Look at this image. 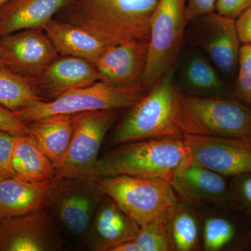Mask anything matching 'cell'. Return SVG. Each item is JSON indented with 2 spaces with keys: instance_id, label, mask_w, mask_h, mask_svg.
<instances>
[{
  "instance_id": "cell-22",
  "label": "cell",
  "mask_w": 251,
  "mask_h": 251,
  "mask_svg": "<svg viewBox=\"0 0 251 251\" xmlns=\"http://www.w3.org/2000/svg\"><path fill=\"white\" fill-rule=\"evenodd\" d=\"M27 125L30 134L57 169L64 161L72 141L73 115H54Z\"/></svg>"
},
{
  "instance_id": "cell-33",
  "label": "cell",
  "mask_w": 251,
  "mask_h": 251,
  "mask_svg": "<svg viewBox=\"0 0 251 251\" xmlns=\"http://www.w3.org/2000/svg\"><path fill=\"white\" fill-rule=\"evenodd\" d=\"M216 4V0H187L186 16L188 23L214 12Z\"/></svg>"
},
{
  "instance_id": "cell-28",
  "label": "cell",
  "mask_w": 251,
  "mask_h": 251,
  "mask_svg": "<svg viewBox=\"0 0 251 251\" xmlns=\"http://www.w3.org/2000/svg\"><path fill=\"white\" fill-rule=\"evenodd\" d=\"M239 73L235 85L236 97L251 108V46L242 44L239 52Z\"/></svg>"
},
{
  "instance_id": "cell-6",
  "label": "cell",
  "mask_w": 251,
  "mask_h": 251,
  "mask_svg": "<svg viewBox=\"0 0 251 251\" xmlns=\"http://www.w3.org/2000/svg\"><path fill=\"white\" fill-rule=\"evenodd\" d=\"M93 180L140 227L167 215L179 201L168 180L129 175L101 176Z\"/></svg>"
},
{
  "instance_id": "cell-35",
  "label": "cell",
  "mask_w": 251,
  "mask_h": 251,
  "mask_svg": "<svg viewBox=\"0 0 251 251\" xmlns=\"http://www.w3.org/2000/svg\"><path fill=\"white\" fill-rule=\"evenodd\" d=\"M110 251H141V249L134 239H132L114 247Z\"/></svg>"
},
{
  "instance_id": "cell-8",
  "label": "cell",
  "mask_w": 251,
  "mask_h": 251,
  "mask_svg": "<svg viewBox=\"0 0 251 251\" xmlns=\"http://www.w3.org/2000/svg\"><path fill=\"white\" fill-rule=\"evenodd\" d=\"M115 118L116 110L73 115L72 141L64 161L55 170V176L64 180L92 179L99 151Z\"/></svg>"
},
{
  "instance_id": "cell-34",
  "label": "cell",
  "mask_w": 251,
  "mask_h": 251,
  "mask_svg": "<svg viewBox=\"0 0 251 251\" xmlns=\"http://www.w3.org/2000/svg\"><path fill=\"white\" fill-rule=\"evenodd\" d=\"M235 23L241 44L251 46V6L235 19Z\"/></svg>"
},
{
  "instance_id": "cell-2",
  "label": "cell",
  "mask_w": 251,
  "mask_h": 251,
  "mask_svg": "<svg viewBox=\"0 0 251 251\" xmlns=\"http://www.w3.org/2000/svg\"><path fill=\"white\" fill-rule=\"evenodd\" d=\"M181 95L172 69L130 108L114 130L108 146L112 148L138 140L184 136L179 122Z\"/></svg>"
},
{
  "instance_id": "cell-14",
  "label": "cell",
  "mask_w": 251,
  "mask_h": 251,
  "mask_svg": "<svg viewBox=\"0 0 251 251\" xmlns=\"http://www.w3.org/2000/svg\"><path fill=\"white\" fill-rule=\"evenodd\" d=\"M148 51V41H130L110 46L94 64L99 80L116 85L142 82Z\"/></svg>"
},
{
  "instance_id": "cell-38",
  "label": "cell",
  "mask_w": 251,
  "mask_h": 251,
  "mask_svg": "<svg viewBox=\"0 0 251 251\" xmlns=\"http://www.w3.org/2000/svg\"><path fill=\"white\" fill-rule=\"evenodd\" d=\"M0 65H4V62H3V59H1V56H0Z\"/></svg>"
},
{
  "instance_id": "cell-24",
  "label": "cell",
  "mask_w": 251,
  "mask_h": 251,
  "mask_svg": "<svg viewBox=\"0 0 251 251\" xmlns=\"http://www.w3.org/2000/svg\"><path fill=\"white\" fill-rule=\"evenodd\" d=\"M44 100L36 79L0 65V105L15 112Z\"/></svg>"
},
{
  "instance_id": "cell-25",
  "label": "cell",
  "mask_w": 251,
  "mask_h": 251,
  "mask_svg": "<svg viewBox=\"0 0 251 251\" xmlns=\"http://www.w3.org/2000/svg\"><path fill=\"white\" fill-rule=\"evenodd\" d=\"M244 233L234 220L224 214L206 216L202 224V246L206 251L237 249L243 244Z\"/></svg>"
},
{
  "instance_id": "cell-1",
  "label": "cell",
  "mask_w": 251,
  "mask_h": 251,
  "mask_svg": "<svg viewBox=\"0 0 251 251\" xmlns=\"http://www.w3.org/2000/svg\"><path fill=\"white\" fill-rule=\"evenodd\" d=\"M192 163L184 137L138 140L117 145L99 159L92 179L129 175L170 181Z\"/></svg>"
},
{
  "instance_id": "cell-7",
  "label": "cell",
  "mask_w": 251,
  "mask_h": 251,
  "mask_svg": "<svg viewBox=\"0 0 251 251\" xmlns=\"http://www.w3.org/2000/svg\"><path fill=\"white\" fill-rule=\"evenodd\" d=\"M186 4L187 0H158L150 23L148 63L142 80L148 92L173 69L188 23Z\"/></svg>"
},
{
  "instance_id": "cell-16",
  "label": "cell",
  "mask_w": 251,
  "mask_h": 251,
  "mask_svg": "<svg viewBox=\"0 0 251 251\" xmlns=\"http://www.w3.org/2000/svg\"><path fill=\"white\" fill-rule=\"evenodd\" d=\"M64 180L28 182L8 176L0 183V219L24 215L49 206Z\"/></svg>"
},
{
  "instance_id": "cell-9",
  "label": "cell",
  "mask_w": 251,
  "mask_h": 251,
  "mask_svg": "<svg viewBox=\"0 0 251 251\" xmlns=\"http://www.w3.org/2000/svg\"><path fill=\"white\" fill-rule=\"evenodd\" d=\"M104 196L93 179L64 180L49 206L68 233L85 238Z\"/></svg>"
},
{
  "instance_id": "cell-36",
  "label": "cell",
  "mask_w": 251,
  "mask_h": 251,
  "mask_svg": "<svg viewBox=\"0 0 251 251\" xmlns=\"http://www.w3.org/2000/svg\"><path fill=\"white\" fill-rule=\"evenodd\" d=\"M10 0H0V9L2 6H4L6 3L9 2Z\"/></svg>"
},
{
  "instance_id": "cell-5",
  "label": "cell",
  "mask_w": 251,
  "mask_h": 251,
  "mask_svg": "<svg viewBox=\"0 0 251 251\" xmlns=\"http://www.w3.org/2000/svg\"><path fill=\"white\" fill-rule=\"evenodd\" d=\"M179 122L184 135L251 139V108L239 100L182 93Z\"/></svg>"
},
{
  "instance_id": "cell-11",
  "label": "cell",
  "mask_w": 251,
  "mask_h": 251,
  "mask_svg": "<svg viewBox=\"0 0 251 251\" xmlns=\"http://www.w3.org/2000/svg\"><path fill=\"white\" fill-rule=\"evenodd\" d=\"M58 55L41 28L23 29L0 38V56L4 66L23 76L37 79Z\"/></svg>"
},
{
  "instance_id": "cell-20",
  "label": "cell",
  "mask_w": 251,
  "mask_h": 251,
  "mask_svg": "<svg viewBox=\"0 0 251 251\" xmlns=\"http://www.w3.org/2000/svg\"><path fill=\"white\" fill-rule=\"evenodd\" d=\"M57 52L93 63L112 44L74 23L52 20L44 27Z\"/></svg>"
},
{
  "instance_id": "cell-29",
  "label": "cell",
  "mask_w": 251,
  "mask_h": 251,
  "mask_svg": "<svg viewBox=\"0 0 251 251\" xmlns=\"http://www.w3.org/2000/svg\"><path fill=\"white\" fill-rule=\"evenodd\" d=\"M230 186L234 204L251 218V173L233 176Z\"/></svg>"
},
{
  "instance_id": "cell-26",
  "label": "cell",
  "mask_w": 251,
  "mask_h": 251,
  "mask_svg": "<svg viewBox=\"0 0 251 251\" xmlns=\"http://www.w3.org/2000/svg\"><path fill=\"white\" fill-rule=\"evenodd\" d=\"M183 77L186 85L196 95L214 97L224 90V83L216 69L200 54H193L186 60Z\"/></svg>"
},
{
  "instance_id": "cell-17",
  "label": "cell",
  "mask_w": 251,
  "mask_h": 251,
  "mask_svg": "<svg viewBox=\"0 0 251 251\" xmlns=\"http://www.w3.org/2000/svg\"><path fill=\"white\" fill-rule=\"evenodd\" d=\"M202 18V46L216 67L229 74L239 62L241 42L235 19L212 12Z\"/></svg>"
},
{
  "instance_id": "cell-30",
  "label": "cell",
  "mask_w": 251,
  "mask_h": 251,
  "mask_svg": "<svg viewBox=\"0 0 251 251\" xmlns=\"http://www.w3.org/2000/svg\"><path fill=\"white\" fill-rule=\"evenodd\" d=\"M0 130L14 136L30 134L27 124L21 121L14 112L1 105H0Z\"/></svg>"
},
{
  "instance_id": "cell-19",
  "label": "cell",
  "mask_w": 251,
  "mask_h": 251,
  "mask_svg": "<svg viewBox=\"0 0 251 251\" xmlns=\"http://www.w3.org/2000/svg\"><path fill=\"white\" fill-rule=\"evenodd\" d=\"M73 0H10L0 9V38L31 28L44 29Z\"/></svg>"
},
{
  "instance_id": "cell-21",
  "label": "cell",
  "mask_w": 251,
  "mask_h": 251,
  "mask_svg": "<svg viewBox=\"0 0 251 251\" xmlns=\"http://www.w3.org/2000/svg\"><path fill=\"white\" fill-rule=\"evenodd\" d=\"M11 163L15 176L28 182H46L55 177V168L32 135L15 136Z\"/></svg>"
},
{
  "instance_id": "cell-10",
  "label": "cell",
  "mask_w": 251,
  "mask_h": 251,
  "mask_svg": "<svg viewBox=\"0 0 251 251\" xmlns=\"http://www.w3.org/2000/svg\"><path fill=\"white\" fill-rule=\"evenodd\" d=\"M192 163L224 175L251 173V139L185 135Z\"/></svg>"
},
{
  "instance_id": "cell-31",
  "label": "cell",
  "mask_w": 251,
  "mask_h": 251,
  "mask_svg": "<svg viewBox=\"0 0 251 251\" xmlns=\"http://www.w3.org/2000/svg\"><path fill=\"white\" fill-rule=\"evenodd\" d=\"M14 135L0 130V172L9 176H15L11 156Z\"/></svg>"
},
{
  "instance_id": "cell-15",
  "label": "cell",
  "mask_w": 251,
  "mask_h": 251,
  "mask_svg": "<svg viewBox=\"0 0 251 251\" xmlns=\"http://www.w3.org/2000/svg\"><path fill=\"white\" fill-rule=\"evenodd\" d=\"M140 225L111 198L105 194L87 234L91 250L110 251L122 243L134 239Z\"/></svg>"
},
{
  "instance_id": "cell-23",
  "label": "cell",
  "mask_w": 251,
  "mask_h": 251,
  "mask_svg": "<svg viewBox=\"0 0 251 251\" xmlns=\"http://www.w3.org/2000/svg\"><path fill=\"white\" fill-rule=\"evenodd\" d=\"M193 206L179 201L167 217L173 251H196L202 244L201 219Z\"/></svg>"
},
{
  "instance_id": "cell-18",
  "label": "cell",
  "mask_w": 251,
  "mask_h": 251,
  "mask_svg": "<svg viewBox=\"0 0 251 251\" xmlns=\"http://www.w3.org/2000/svg\"><path fill=\"white\" fill-rule=\"evenodd\" d=\"M41 94L51 98L99 80L93 63L69 55L57 56L36 79Z\"/></svg>"
},
{
  "instance_id": "cell-32",
  "label": "cell",
  "mask_w": 251,
  "mask_h": 251,
  "mask_svg": "<svg viewBox=\"0 0 251 251\" xmlns=\"http://www.w3.org/2000/svg\"><path fill=\"white\" fill-rule=\"evenodd\" d=\"M251 6V0H216V11L219 14L237 19Z\"/></svg>"
},
{
  "instance_id": "cell-4",
  "label": "cell",
  "mask_w": 251,
  "mask_h": 251,
  "mask_svg": "<svg viewBox=\"0 0 251 251\" xmlns=\"http://www.w3.org/2000/svg\"><path fill=\"white\" fill-rule=\"evenodd\" d=\"M148 92L142 82L116 85L99 80L92 85L68 91L53 100L36 102L14 113L21 121L28 124L54 115L131 108Z\"/></svg>"
},
{
  "instance_id": "cell-12",
  "label": "cell",
  "mask_w": 251,
  "mask_h": 251,
  "mask_svg": "<svg viewBox=\"0 0 251 251\" xmlns=\"http://www.w3.org/2000/svg\"><path fill=\"white\" fill-rule=\"evenodd\" d=\"M62 240L44 209L0 219V251H51Z\"/></svg>"
},
{
  "instance_id": "cell-13",
  "label": "cell",
  "mask_w": 251,
  "mask_h": 251,
  "mask_svg": "<svg viewBox=\"0 0 251 251\" xmlns=\"http://www.w3.org/2000/svg\"><path fill=\"white\" fill-rule=\"evenodd\" d=\"M226 176L191 163L170 180L179 201L196 206L227 207L234 204Z\"/></svg>"
},
{
  "instance_id": "cell-3",
  "label": "cell",
  "mask_w": 251,
  "mask_h": 251,
  "mask_svg": "<svg viewBox=\"0 0 251 251\" xmlns=\"http://www.w3.org/2000/svg\"><path fill=\"white\" fill-rule=\"evenodd\" d=\"M72 23L112 45L148 41L158 0H73Z\"/></svg>"
},
{
  "instance_id": "cell-37",
  "label": "cell",
  "mask_w": 251,
  "mask_h": 251,
  "mask_svg": "<svg viewBox=\"0 0 251 251\" xmlns=\"http://www.w3.org/2000/svg\"><path fill=\"white\" fill-rule=\"evenodd\" d=\"M8 175L4 174V173H1L0 172V183L1 182V181H2L3 179H5L6 177H8Z\"/></svg>"
},
{
  "instance_id": "cell-27",
  "label": "cell",
  "mask_w": 251,
  "mask_h": 251,
  "mask_svg": "<svg viewBox=\"0 0 251 251\" xmlns=\"http://www.w3.org/2000/svg\"><path fill=\"white\" fill-rule=\"evenodd\" d=\"M168 214L140 227L134 240L141 251H173L167 226Z\"/></svg>"
}]
</instances>
